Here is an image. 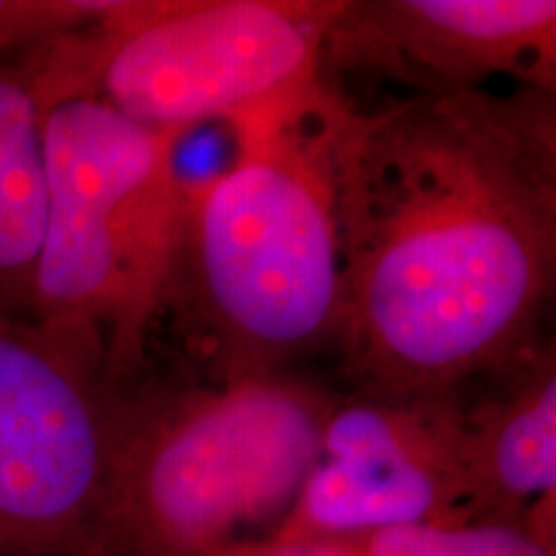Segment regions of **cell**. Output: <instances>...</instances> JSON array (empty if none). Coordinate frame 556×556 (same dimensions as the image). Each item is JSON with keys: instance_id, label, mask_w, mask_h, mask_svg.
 Wrapping results in <instances>:
<instances>
[{"instance_id": "obj_6", "label": "cell", "mask_w": 556, "mask_h": 556, "mask_svg": "<svg viewBox=\"0 0 556 556\" xmlns=\"http://www.w3.org/2000/svg\"><path fill=\"white\" fill-rule=\"evenodd\" d=\"M124 381L101 330L0 309V556H88Z\"/></svg>"}, {"instance_id": "obj_4", "label": "cell", "mask_w": 556, "mask_h": 556, "mask_svg": "<svg viewBox=\"0 0 556 556\" xmlns=\"http://www.w3.org/2000/svg\"><path fill=\"white\" fill-rule=\"evenodd\" d=\"M37 106L47 214L31 315L99 328L116 379L129 381L150 361L176 268L184 137L142 127L93 93Z\"/></svg>"}, {"instance_id": "obj_8", "label": "cell", "mask_w": 556, "mask_h": 556, "mask_svg": "<svg viewBox=\"0 0 556 556\" xmlns=\"http://www.w3.org/2000/svg\"><path fill=\"white\" fill-rule=\"evenodd\" d=\"M319 75L397 83L413 96L490 88L556 90L554 0H343Z\"/></svg>"}, {"instance_id": "obj_13", "label": "cell", "mask_w": 556, "mask_h": 556, "mask_svg": "<svg viewBox=\"0 0 556 556\" xmlns=\"http://www.w3.org/2000/svg\"><path fill=\"white\" fill-rule=\"evenodd\" d=\"M197 556H361L356 539L287 541L276 536L240 539Z\"/></svg>"}, {"instance_id": "obj_11", "label": "cell", "mask_w": 556, "mask_h": 556, "mask_svg": "<svg viewBox=\"0 0 556 556\" xmlns=\"http://www.w3.org/2000/svg\"><path fill=\"white\" fill-rule=\"evenodd\" d=\"M356 544L361 556H556L523 526L510 523L389 528Z\"/></svg>"}, {"instance_id": "obj_5", "label": "cell", "mask_w": 556, "mask_h": 556, "mask_svg": "<svg viewBox=\"0 0 556 556\" xmlns=\"http://www.w3.org/2000/svg\"><path fill=\"white\" fill-rule=\"evenodd\" d=\"M343 0H114L106 16L5 62L34 101L93 93L142 127L186 137L323 78Z\"/></svg>"}, {"instance_id": "obj_10", "label": "cell", "mask_w": 556, "mask_h": 556, "mask_svg": "<svg viewBox=\"0 0 556 556\" xmlns=\"http://www.w3.org/2000/svg\"><path fill=\"white\" fill-rule=\"evenodd\" d=\"M45 214L39 106L16 70L0 62V309L31 315Z\"/></svg>"}, {"instance_id": "obj_7", "label": "cell", "mask_w": 556, "mask_h": 556, "mask_svg": "<svg viewBox=\"0 0 556 556\" xmlns=\"http://www.w3.org/2000/svg\"><path fill=\"white\" fill-rule=\"evenodd\" d=\"M467 503V441L458 387L336 394L319 454L270 536L366 539L407 526H456Z\"/></svg>"}, {"instance_id": "obj_3", "label": "cell", "mask_w": 556, "mask_h": 556, "mask_svg": "<svg viewBox=\"0 0 556 556\" xmlns=\"http://www.w3.org/2000/svg\"><path fill=\"white\" fill-rule=\"evenodd\" d=\"M332 402L289 368L144 366L124 381L88 556H197L270 536L315 467Z\"/></svg>"}, {"instance_id": "obj_1", "label": "cell", "mask_w": 556, "mask_h": 556, "mask_svg": "<svg viewBox=\"0 0 556 556\" xmlns=\"http://www.w3.org/2000/svg\"><path fill=\"white\" fill-rule=\"evenodd\" d=\"M351 387L446 392L546 338L556 90L413 96L348 114L336 168Z\"/></svg>"}, {"instance_id": "obj_2", "label": "cell", "mask_w": 556, "mask_h": 556, "mask_svg": "<svg viewBox=\"0 0 556 556\" xmlns=\"http://www.w3.org/2000/svg\"><path fill=\"white\" fill-rule=\"evenodd\" d=\"M353 103L319 78L242 116L235 157L186 180L184 225L163 315L191 361L219 377L276 371L338 343L343 315L336 168Z\"/></svg>"}, {"instance_id": "obj_12", "label": "cell", "mask_w": 556, "mask_h": 556, "mask_svg": "<svg viewBox=\"0 0 556 556\" xmlns=\"http://www.w3.org/2000/svg\"><path fill=\"white\" fill-rule=\"evenodd\" d=\"M114 0H0V54H24L106 16Z\"/></svg>"}, {"instance_id": "obj_9", "label": "cell", "mask_w": 556, "mask_h": 556, "mask_svg": "<svg viewBox=\"0 0 556 556\" xmlns=\"http://www.w3.org/2000/svg\"><path fill=\"white\" fill-rule=\"evenodd\" d=\"M467 503L458 523H523L556 492V351L541 338L458 384Z\"/></svg>"}]
</instances>
